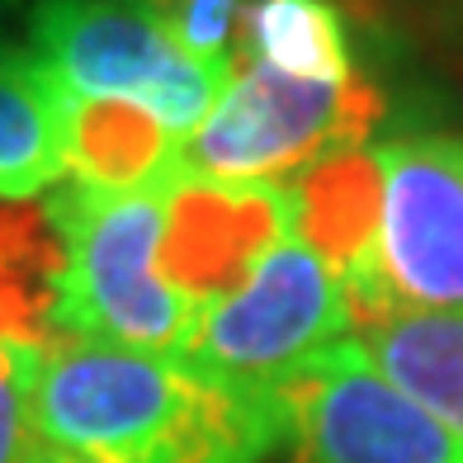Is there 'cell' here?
<instances>
[{"instance_id": "obj_1", "label": "cell", "mask_w": 463, "mask_h": 463, "mask_svg": "<svg viewBox=\"0 0 463 463\" xmlns=\"http://www.w3.org/2000/svg\"><path fill=\"white\" fill-rule=\"evenodd\" d=\"M33 445L76 463H260L284 445L275 388L189 354L57 335L29 397Z\"/></svg>"}, {"instance_id": "obj_2", "label": "cell", "mask_w": 463, "mask_h": 463, "mask_svg": "<svg viewBox=\"0 0 463 463\" xmlns=\"http://www.w3.org/2000/svg\"><path fill=\"white\" fill-rule=\"evenodd\" d=\"M57 237L48 326L57 335L184 354L199 303L165 279V189L104 194L61 180L48 199Z\"/></svg>"}, {"instance_id": "obj_3", "label": "cell", "mask_w": 463, "mask_h": 463, "mask_svg": "<svg viewBox=\"0 0 463 463\" xmlns=\"http://www.w3.org/2000/svg\"><path fill=\"white\" fill-rule=\"evenodd\" d=\"M29 52L76 99H118L156 114L180 142L237 76L199 61L142 0H33Z\"/></svg>"}, {"instance_id": "obj_4", "label": "cell", "mask_w": 463, "mask_h": 463, "mask_svg": "<svg viewBox=\"0 0 463 463\" xmlns=\"http://www.w3.org/2000/svg\"><path fill=\"white\" fill-rule=\"evenodd\" d=\"M388 114L378 86L298 80L269 67H237L208 118L180 142L175 175L222 184H288L341 146H364Z\"/></svg>"}, {"instance_id": "obj_5", "label": "cell", "mask_w": 463, "mask_h": 463, "mask_svg": "<svg viewBox=\"0 0 463 463\" xmlns=\"http://www.w3.org/2000/svg\"><path fill=\"white\" fill-rule=\"evenodd\" d=\"M378 152L383 208L360 326L392 312L463 317V133H411Z\"/></svg>"}, {"instance_id": "obj_6", "label": "cell", "mask_w": 463, "mask_h": 463, "mask_svg": "<svg viewBox=\"0 0 463 463\" xmlns=\"http://www.w3.org/2000/svg\"><path fill=\"white\" fill-rule=\"evenodd\" d=\"M354 335L350 298L335 269L298 232L250 269V279L199 307L184 354L203 369L275 388L312 354Z\"/></svg>"}, {"instance_id": "obj_7", "label": "cell", "mask_w": 463, "mask_h": 463, "mask_svg": "<svg viewBox=\"0 0 463 463\" xmlns=\"http://www.w3.org/2000/svg\"><path fill=\"white\" fill-rule=\"evenodd\" d=\"M293 463H463V439L397 392L354 341L275 383Z\"/></svg>"}, {"instance_id": "obj_8", "label": "cell", "mask_w": 463, "mask_h": 463, "mask_svg": "<svg viewBox=\"0 0 463 463\" xmlns=\"http://www.w3.org/2000/svg\"><path fill=\"white\" fill-rule=\"evenodd\" d=\"M298 232L293 184H222L171 175L161 269L189 303H213L250 279L269 250Z\"/></svg>"}, {"instance_id": "obj_9", "label": "cell", "mask_w": 463, "mask_h": 463, "mask_svg": "<svg viewBox=\"0 0 463 463\" xmlns=\"http://www.w3.org/2000/svg\"><path fill=\"white\" fill-rule=\"evenodd\" d=\"M293 184L298 199V237L335 269L350 317L360 322L373 284V241H378V208H383V175H378L373 146H341Z\"/></svg>"}, {"instance_id": "obj_10", "label": "cell", "mask_w": 463, "mask_h": 463, "mask_svg": "<svg viewBox=\"0 0 463 463\" xmlns=\"http://www.w3.org/2000/svg\"><path fill=\"white\" fill-rule=\"evenodd\" d=\"M67 180L104 194L165 189L180 165V137L156 114L118 99H76L61 90Z\"/></svg>"}, {"instance_id": "obj_11", "label": "cell", "mask_w": 463, "mask_h": 463, "mask_svg": "<svg viewBox=\"0 0 463 463\" xmlns=\"http://www.w3.org/2000/svg\"><path fill=\"white\" fill-rule=\"evenodd\" d=\"M61 180V86L29 48L0 43V203L48 194Z\"/></svg>"}, {"instance_id": "obj_12", "label": "cell", "mask_w": 463, "mask_h": 463, "mask_svg": "<svg viewBox=\"0 0 463 463\" xmlns=\"http://www.w3.org/2000/svg\"><path fill=\"white\" fill-rule=\"evenodd\" d=\"M364 360L463 439V317L445 312H392L350 335Z\"/></svg>"}, {"instance_id": "obj_13", "label": "cell", "mask_w": 463, "mask_h": 463, "mask_svg": "<svg viewBox=\"0 0 463 463\" xmlns=\"http://www.w3.org/2000/svg\"><path fill=\"white\" fill-rule=\"evenodd\" d=\"M237 67H269L298 80H354L350 24L335 0H246Z\"/></svg>"}, {"instance_id": "obj_14", "label": "cell", "mask_w": 463, "mask_h": 463, "mask_svg": "<svg viewBox=\"0 0 463 463\" xmlns=\"http://www.w3.org/2000/svg\"><path fill=\"white\" fill-rule=\"evenodd\" d=\"M142 5L180 38L184 52H194L199 61H213V67L237 71L246 0H142Z\"/></svg>"}, {"instance_id": "obj_15", "label": "cell", "mask_w": 463, "mask_h": 463, "mask_svg": "<svg viewBox=\"0 0 463 463\" xmlns=\"http://www.w3.org/2000/svg\"><path fill=\"white\" fill-rule=\"evenodd\" d=\"M38 360H43V341L0 335V463H24L33 445L29 397H33Z\"/></svg>"}, {"instance_id": "obj_16", "label": "cell", "mask_w": 463, "mask_h": 463, "mask_svg": "<svg viewBox=\"0 0 463 463\" xmlns=\"http://www.w3.org/2000/svg\"><path fill=\"white\" fill-rule=\"evenodd\" d=\"M435 10H439V24H445V33L458 43L463 52V0H435Z\"/></svg>"}, {"instance_id": "obj_17", "label": "cell", "mask_w": 463, "mask_h": 463, "mask_svg": "<svg viewBox=\"0 0 463 463\" xmlns=\"http://www.w3.org/2000/svg\"><path fill=\"white\" fill-rule=\"evenodd\" d=\"M24 463H76V458H67V454H57V449H43V445H29Z\"/></svg>"}, {"instance_id": "obj_18", "label": "cell", "mask_w": 463, "mask_h": 463, "mask_svg": "<svg viewBox=\"0 0 463 463\" xmlns=\"http://www.w3.org/2000/svg\"><path fill=\"white\" fill-rule=\"evenodd\" d=\"M10 10H14V0H0V24L10 19Z\"/></svg>"}]
</instances>
